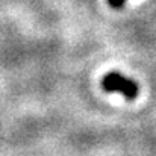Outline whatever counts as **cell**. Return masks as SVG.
Here are the masks:
<instances>
[{
  "instance_id": "1",
  "label": "cell",
  "mask_w": 156,
  "mask_h": 156,
  "mask_svg": "<svg viewBox=\"0 0 156 156\" xmlns=\"http://www.w3.org/2000/svg\"><path fill=\"white\" fill-rule=\"evenodd\" d=\"M102 87H103L105 91H108V93H120L129 100H132V99H135L138 96L136 82L132 80V79H127L123 74L115 73V71H112V73L105 76L103 80H102Z\"/></svg>"
},
{
  "instance_id": "2",
  "label": "cell",
  "mask_w": 156,
  "mask_h": 156,
  "mask_svg": "<svg viewBox=\"0 0 156 156\" xmlns=\"http://www.w3.org/2000/svg\"><path fill=\"white\" fill-rule=\"evenodd\" d=\"M108 3H109L112 8H115V9H120V8H123V6H124L126 0H108Z\"/></svg>"
}]
</instances>
